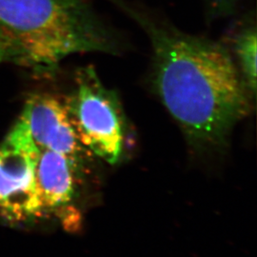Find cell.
<instances>
[{"label":"cell","mask_w":257,"mask_h":257,"mask_svg":"<svg viewBox=\"0 0 257 257\" xmlns=\"http://www.w3.org/2000/svg\"><path fill=\"white\" fill-rule=\"evenodd\" d=\"M80 144L110 164L118 161L125 123L119 99L106 88L92 66L81 68L65 102Z\"/></svg>","instance_id":"3957f363"},{"label":"cell","mask_w":257,"mask_h":257,"mask_svg":"<svg viewBox=\"0 0 257 257\" xmlns=\"http://www.w3.org/2000/svg\"><path fill=\"white\" fill-rule=\"evenodd\" d=\"M15 126L38 151H54L69 157L74 163L80 156L81 144L65 102L52 94L31 95Z\"/></svg>","instance_id":"5b68a950"},{"label":"cell","mask_w":257,"mask_h":257,"mask_svg":"<svg viewBox=\"0 0 257 257\" xmlns=\"http://www.w3.org/2000/svg\"><path fill=\"white\" fill-rule=\"evenodd\" d=\"M119 50L85 0H0V64L48 72L69 55Z\"/></svg>","instance_id":"7a4b0ae2"},{"label":"cell","mask_w":257,"mask_h":257,"mask_svg":"<svg viewBox=\"0 0 257 257\" xmlns=\"http://www.w3.org/2000/svg\"><path fill=\"white\" fill-rule=\"evenodd\" d=\"M233 55L240 77L251 97L256 93L257 35L255 27L241 31L233 41Z\"/></svg>","instance_id":"52a82bcc"},{"label":"cell","mask_w":257,"mask_h":257,"mask_svg":"<svg viewBox=\"0 0 257 257\" xmlns=\"http://www.w3.org/2000/svg\"><path fill=\"white\" fill-rule=\"evenodd\" d=\"M38 154L16 126L0 145V209L8 219L21 220L41 211L35 189Z\"/></svg>","instance_id":"277c9868"},{"label":"cell","mask_w":257,"mask_h":257,"mask_svg":"<svg viewBox=\"0 0 257 257\" xmlns=\"http://www.w3.org/2000/svg\"><path fill=\"white\" fill-rule=\"evenodd\" d=\"M152 45V82L158 97L195 145L224 141L250 111V98L230 51L121 3Z\"/></svg>","instance_id":"6da1fadb"},{"label":"cell","mask_w":257,"mask_h":257,"mask_svg":"<svg viewBox=\"0 0 257 257\" xmlns=\"http://www.w3.org/2000/svg\"><path fill=\"white\" fill-rule=\"evenodd\" d=\"M74 164L62 154L39 151L35 166V189L41 211L70 202L74 195Z\"/></svg>","instance_id":"8992f818"}]
</instances>
